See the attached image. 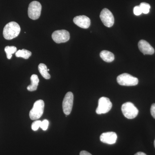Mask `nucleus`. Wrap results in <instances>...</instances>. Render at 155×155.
Returning <instances> with one entry per match:
<instances>
[{
	"mask_svg": "<svg viewBox=\"0 0 155 155\" xmlns=\"http://www.w3.org/2000/svg\"><path fill=\"white\" fill-rule=\"evenodd\" d=\"M21 31V28L18 23L15 22H9L4 27L3 36L7 40L13 39L18 36Z\"/></svg>",
	"mask_w": 155,
	"mask_h": 155,
	"instance_id": "1",
	"label": "nucleus"
},
{
	"mask_svg": "<svg viewBox=\"0 0 155 155\" xmlns=\"http://www.w3.org/2000/svg\"><path fill=\"white\" fill-rule=\"evenodd\" d=\"M45 108V103L43 100H39L34 104L33 108L29 113V117L32 120L39 119L42 116Z\"/></svg>",
	"mask_w": 155,
	"mask_h": 155,
	"instance_id": "2",
	"label": "nucleus"
},
{
	"mask_svg": "<svg viewBox=\"0 0 155 155\" xmlns=\"http://www.w3.org/2000/svg\"><path fill=\"white\" fill-rule=\"evenodd\" d=\"M118 84L122 86H135L138 83V79L128 73H123L117 78Z\"/></svg>",
	"mask_w": 155,
	"mask_h": 155,
	"instance_id": "3",
	"label": "nucleus"
},
{
	"mask_svg": "<svg viewBox=\"0 0 155 155\" xmlns=\"http://www.w3.org/2000/svg\"><path fill=\"white\" fill-rule=\"evenodd\" d=\"M123 115L128 119H133L138 115L139 111L136 107L131 102H126L122 106Z\"/></svg>",
	"mask_w": 155,
	"mask_h": 155,
	"instance_id": "4",
	"label": "nucleus"
},
{
	"mask_svg": "<svg viewBox=\"0 0 155 155\" xmlns=\"http://www.w3.org/2000/svg\"><path fill=\"white\" fill-rule=\"evenodd\" d=\"M41 5L37 1H33L29 4L28 8V16L33 20H36L40 17Z\"/></svg>",
	"mask_w": 155,
	"mask_h": 155,
	"instance_id": "5",
	"label": "nucleus"
},
{
	"mask_svg": "<svg viewBox=\"0 0 155 155\" xmlns=\"http://www.w3.org/2000/svg\"><path fill=\"white\" fill-rule=\"evenodd\" d=\"M112 107V104L110 100L106 97H101L99 100L96 112L97 114H105L110 110Z\"/></svg>",
	"mask_w": 155,
	"mask_h": 155,
	"instance_id": "6",
	"label": "nucleus"
},
{
	"mask_svg": "<svg viewBox=\"0 0 155 155\" xmlns=\"http://www.w3.org/2000/svg\"><path fill=\"white\" fill-rule=\"evenodd\" d=\"M52 38L57 43H65L69 40L70 34L69 31L66 30H57L53 32Z\"/></svg>",
	"mask_w": 155,
	"mask_h": 155,
	"instance_id": "7",
	"label": "nucleus"
},
{
	"mask_svg": "<svg viewBox=\"0 0 155 155\" xmlns=\"http://www.w3.org/2000/svg\"><path fill=\"white\" fill-rule=\"evenodd\" d=\"M103 24L107 27H111L114 23V15L110 10L104 8L101 12L100 16Z\"/></svg>",
	"mask_w": 155,
	"mask_h": 155,
	"instance_id": "8",
	"label": "nucleus"
},
{
	"mask_svg": "<svg viewBox=\"0 0 155 155\" xmlns=\"http://www.w3.org/2000/svg\"><path fill=\"white\" fill-rule=\"evenodd\" d=\"M74 96L71 92H68L65 95L63 101V109L65 115H69L72 111Z\"/></svg>",
	"mask_w": 155,
	"mask_h": 155,
	"instance_id": "9",
	"label": "nucleus"
},
{
	"mask_svg": "<svg viewBox=\"0 0 155 155\" xmlns=\"http://www.w3.org/2000/svg\"><path fill=\"white\" fill-rule=\"evenodd\" d=\"M117 135L115 132H107L102 134L100 136V140L104 143L114 144L116 143Z\"/></svg>",
	"mask_w": 155,
	"mask_h": 155,
	"instance_id": "10",
	"label": "nucleus"
},
{
	"mask_svg": "<svg viewBox=\"0 0 155 155\" xmlns=\"http://www.w3.org/2000/svg\"><path fill=\"white\" fill-rule=\"evenodd\" d=\"M73 22L78 27L83 28H88L91 25L90 19L87 16L82 15L74 17Z\"/></svg>",
	"mask_w": 155,
	"mask_h": 155,
	"instance_id": "11",
	"label": "nucleus"
},
{
	"mask_svg": "<svg viewBox=\"0 0 155 155\" xmlns=\"http://www.w3.org/2000/svg\"><path fill=\"white\" fill-rule=\"evenodd\" d=\"M139 49L144 55L153 54L155 52L153 48L146 41L141 40L138 44Z\"/></svg>",
	"mask_w": 155,
	"mask_h": 155,
	"instance_id": "12",
	"label": "nucleus"
},
{
	"mask_svg": "<svg viewBox=\"0 0 155 155\" xmlns=\"http://www.w3.org/2000/svg\"><path fill=\"white\" fill-rule=\"evenodd\" d=\"M31 81V84L27 87V89L28 91H35L38 88V83L39 82L38 76L37 75L34 74L31 75L30 78Z\"/></svg>",
	"mask_w": 155,
	"mask_h": 155,
	"instance_id": "13",
	"label": "nucleus"
},
{
	"mask_svg": "<svg viewBox=\"0 0 155 155\" xmlns=\"http://www.w3.org/2000/svg\"><path fill=\"white\" fill-rule=\"evenodd\" d=\"M100 57L102 59L106 62L110 63L115 59L113 53L107 51H103L100 53Z\"/></svg>",
	"mask_w": 155,
	"mask_h": 155,
	"instance_id": "14",
	"label": "nucleus"
},
{
	"mask_svg": "<svg viewBox=\"0 0 155 155\" xmlns=\"http://www.w3.org/2000/svg\"><path fill=\"white\" fill-rule=\"evenodd\" d=\"M38 69L40 73L45 79H49L51 78V75L48 71L46 65L44 64H40L38 65Z\"/></svg>",
	"mask_w": 155,
	"mask_h": 155,
	"instance_id": "15",
	"label": "nucleus"
},
{
	"mask_svg": "<svg viewBox=\"0 0 155 155\" xmlns=\"http://www.w3.org/2000/svg\"><path fill=\"white\" fill-rule=\"evenodd\" d=\"M16 56L17 58H22L28 59L31 55V52L25 49L19 50L16 52Z\"/></svg>",
	"mask_w": 155,
	"mask_h": 155,
	"instance_id": "16",
	"label": "nucleus"
},
{
	"mask_svg": "<svg viewBox=\"0 0 155 155\" xmlns=\"http://www.w3.org/2000/svg\"><path fill=\"white\" fill-rule=\"evenodd\" d=\"M8 59L10 60L12 57V54L17 51V48L15 46H6L5 49Z\"/></svg>",
	"mask_w": 155,
	"mask_h": 155,
	"instance_id": "17",
	"label": "nucleus"
},
{
	"mask_svg": "<svg viewBox=\"0 0 155 155\" xmlns=\"http://www.w3.org/2000/svg\"><path fill=\"white\" fill-rule=\"evenodd\" d=\"M142 12L143 14H147L149 13L150 6L149 4L145 2L141 3L139 5Z\"/></svg>",
	"mask_w": 155,
	"mask_h": 155,
	"instance_id": "18",
	"label": "nucleus"
},
{
	"mask_svg": "<svg viewBox=\"0 0 155 155\" xmlns=\"http://www.w3.org/2000/svg\"><path fill=\"white\" fill-rule=\"evenodd\" d=\"M41 121L40 120H36L34 121L32 123L31 125V127L32 130L34 131L38 130V128L40 127L41 124Z\"/></svg>",
	"mask_w": 155,
	"mask_h": 155,
	"instance_id": "19",
	"label": "nucleus"
},
{
	"mask_svg": "<svg viewBox=\"0 0 155 155\" xmlns=\"http://www.w3.org/2000/svg\"><path fill=\"white\" fill-rule=\"evenodd\" d=\"M49 124V121L47 119H45L43 121H42L40 127L43 130H47Z\"/></svg>",
	"mask_w": 155,
	"mask_h": 155,
	"instance_id": "20",
	"label": "nucleus"
},
{
	"mask_svg": "<svg viewBox=\"0 0 155 155\" xmlns=\"http://www.w3.org/2000/svg\"><path fill=\"white\" fill-rule=\"evenodd\" d=\"M134 13L136 16H139L142 13L139 6H136L134 8Z\"/></svg>",
	"mask_w": 155,
	"mask_h": 155,
	"instance_id": "21",
	"label": "nucleus"
},
{
	"mask_svg": "<svg viewBox=\"0 0 155 155\" xmlns=\"http://www.w3.org/2000/svg\"><path fill=\"white\" fill-rule=\"evenodd\" d=\"M150 112L152 116L155 119V104H153L152 105L150 108Z\"/></svg>",
	"mask_w": 155,
	"mask_h": 155,
	"instance_id": "22",
	"label": "nucleus"
},
{
	"mask_svg": "<svg viewBox=\"0 0 155 155\" xmlns=\"http://www.w3.org/2000/svg\"><path fill=\"white\" fill-rule=\"evenodd\" d=\"M80 155H92L90 153L86 151H81L80 153Z\"/></svg>",
	"mask_w": 155,
	"mask_h": 155,
	"instance_id": "23",
	"label": "nucleus"
},
{
	"mask_svg": "<svg viewBox=\"0 0 155 155\" xmlns=\"http://www.w3.org/2000/svg\"><path fill=\"white\" fill-rule=\"evenodd\" d=\"M134 155H147L146 154L141 152H139L137 153Z\"/></svg>",
	"mask_w": 155,
	"mask_h": 155,
	"instance_id": "24",
	"label": "nucleus"
},
{
	"mask_svg": "<svg viewBox=\"0 0 155 155\" xmlns=\"http://www.w3.org/2000/svg\"><path fill=\"white\" fill-rule=\"evenodd\" d=\"M154 147H155V140H154Z\"/></svg>",
	"mask_w": 155,
	"mask_h": 155,
	"instance_id": "25",
	"label": "nucleus"
},
{
	"mask_svg": "<svg viewBox=\"0 0 155 155\" xmlns=\"http://www.w3.org/2000/svg\"><path fill=\"white\" fill-rule=\"evenodd\" d=\"M50 69H48V72L49 71Z\"/></svg>",
	"mask_w": 155,
	"mask_h": 155,
	"instance_id": "26",
	"label": "nucleus"
}]
</instances>
